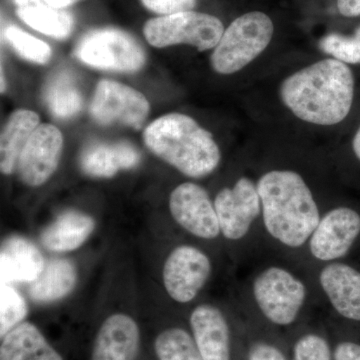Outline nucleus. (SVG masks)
Returning <instances> with one entry per match:
<instances>
[{
    "mask_svg": "<svg viewBox=\"0 0 360 360\" xmlns=\"http://www.w3.org/2000/svg\"><path fill=\"white\" fill-rule=\"evenodd\" d=\"M214 208L225 238H243L262 212L257 184L248 177H240L233 186L224 187L217 193Z\"/></svg>",
    "mask_w": 360,
    "mask_h": 360,
    "instance_id": "nucleus-9",
    "label": "nucleus"
},
{
    "mask_svg": "<svg viewBox=\"0 0 360 360\" xmlns=\"http://www.w3.org/2000/svg\"><path fill=\"white\" fill-rule=\"evenodd\" d=\"M44 1L49 6L56 7V8L66 9L68 7L77 4L80 0H44Z\"/></svg>",
    "mask_w": 360,
    "mask_h": 360,
    "instance_id": "nucleus-35",
    "label": "nucleus"
},
{
    "mask_svg": "<svg viewBox=\"0 0 360 360\" xmlns=\"http://www.w3.org/2000/svg\"><path fill=\"white\" fill-rule=\"evenodd\" d=\"M349 148L355 160L360 163V111L350 124Z\"/></svg>",
    "mask_w": 360,
    "mask_h": 360,
    "instance_id": "nucleus-33",
    "label": "nucleus"
},
{
    "mask_svg": "<svg viewBox=\"0 0 360 360\" xmlns=\"http://www.w3.org/2000/svg\"><path fill=\"white\" fill-rule=\"evenodd\" d=\"M0 360H63L37 326L21 322L2 338Z\"/></svg>",
    "mask_w": 360,
    "mask_h": 360,
    "instance_id": "nucleus-20",
    "label": "nucleus"
},
{
    "mask_svg": "<svg viewBox=\"0 0 360 360\" xmlns=\"http://www.w3.org/2000/svg\"><path fill=\"white\" fill-rule=\"evenodd\" d=\"M141 347L139 326L129 315H110L97 333L91 360H135Z\"/></svg>",
    "mask_w": 360,
    "mask_h": 360,
    "instance_id": "nucleus-14",
    "label": "nucleus"
},
{
    "mask_svg": "<svg viewBox=\"0 0 360 360\" xmlns=\"http://www.w3.org/2000/svg\"><path fill=\"white\" fill-rule=\"evenodd\" d=\"M155 350L160 360H205L195 340L181 328H169L156 338Z\"/></svg>",
    "mask_w": 360,
    "mask_h": 360,
    "instance_id": "nucleus-25",
    "label": "nucleus"
},
{
    "mask_svg": "<svg viewBox=\"0 0 360 360\" xmlns=\"http://www.w3.org/2000/svg\"><path fill=\"white\" fill-rule=\"evenodd\" d=\"M96 229V221L85 213L70 210L42 231L40 239L46 250L68 252L79 248Z\"/></svg>",
    "mask_w": 360,
    "mask_h": 360,
    "instance_id": "nucleus-19",
    "label": "nucleus"
},
{
    "mask_svg": "<svg viewBox=\"0 0 360 360\" xmlns=\"http://www.w3.org/2000/svg\"><path fill=\"white\" fill-rule=\"evenodd\" d=\"M45 264L37 245L22 236L6 239L0 250L1 284L33 283L41 274Z\"/></svg>",
    "mask_w": 360,
    "mask_h": 360,
    "instance_id": "nucleus-16",
    "label": "nucleus"
},
{
    "mask_svg": "<svg viewBox=\"0 0 360 360\" xmlns=\"http://www.w3.org/2000/svg\"><path fill=\"white\" fill-rule=\"evenodd\" d=\"M359 87L354 68L324 56L284 77L277 99L290 117L305 127L335 129L352 124L359 115Z\"/></svg>",
    "mask_w": 360,
    "mask_h": 360,
    "instance_id": "nucleus-1",
    "label": "nucleus"
},
{
    "mask_svg": "<svg viewBox=\"0 0 360 360\" xmlns=\"http://www.w3.org/2000/svg\"><path fill=\"white\" fill-rule=\"evenodd\" d=\"M335 360H360V345L354 342H342L335 352Z\"/></svg>",
    "mask_w": 360,
    "mask_h": 360,
    "instance_id": "nucleus-32",
    "label": "nucleus"
},
{
    "mask_svg": "<svg viewBox=\"0 0 360 360\" xmlns=\"http://www.w3.org/2000/svg\"><path fill=\"white\" fill-rule=\"evenodd\" d=\"M274 35V23L262 11H250L225 28L212 49L210 65L220 75H233L245 70L269 49Z\"/></svg>",
    "mask_w": 360,
    "mask_h": 360,
    "instance_id": "nucleus-4",
    "label": "nucleus"
},
{
    "mask_svg": "<svg viewBox=\"0 0 360 360\" xmlns=\"http://www.w3.org/2000/svg\"><path fill=\"white\" fill-rule=\"evenodd\" d=\"M16 14L23 22L40 33L56 39L71 34L75 18L68 9L56 8L44 0H11Z\"/></svg>",
    "mask_w": 360,
    "mask_h": 360,
    "instance_id": "nucleus-21",
    "label": "nucleus"
},
{
    "mask_svg": "<svg viewBox=\"0 0 360 360\" xmlns=\"http://www.w3.org/2000/svg\"><path fill=\"white\" fill-rule=\"evenodd\" d=\"M149 103L141 92L112 80H101L96 85L89 112L101 125L115 123L141 129L148 117Z\"/></svg>",
    "mask_w": 360,
    "mask_h": 360,
    "instance_id": "nucleus-8",
    "label": "nucleus"
},
{
    "mask_svg": "<svg viewBox=\"0 0 360 360\" xmlns=\"http://www.w3.org/2000/svg\"><path fill=\"white\" fill-rule=\"evenodd\" d=\"M4 37L21 58L37 65H45L51 58V49L42 41L15 25H8L4 30Z\"/></svg>",
    "mask_w": 360,
    "mask_h": 360,
    "instance_id": "nucleus-27",
    "label": "nucleus"
},
{
    "mask_svg": "<svg viewBox=\"0 0 360 360\" xmlns=\"http://www.w3.org/2000/svg\"><path fill=\"white\" fill-rule=\"evenodd\" d=\"M25 300L9 284L0 288V336L1 338L11 329L22 322L27 315Z\"/></svg>",
    "mask_w": 360,
    "mask_h": 360,
    "instance_id": "nucleus-28",
    "label": "nucleus"
},
{
    "mask_svg": "<svg viewBox=\"0 0 360 360\" xmlns=\"http://www.w3.org/2000/svg\"><path fill=\"white\" fill-rule=\"evenodd\" d=\"M60 130L49 123L39 124L21 151L18 163L20 179L26 186H42L58 169L63 153Z\"/></svg>",
    "mask_w": 360,
    "mask_h": 360,
    "instance_id": "nucleus-11",
    "label": "nucleus"
},
{
    "mask_svg": "<svg viewBox=\"0 0 360 360\" xmlns=\"http://www.w3.org/2000/svg\"><path fill=\"white\" fill-rule=\"evenodd\" d=\"M169 210L175 221L198 238L213 239L221 231L210 195L193 182L175 187L170 194Z\"/></svg>",
    "mask_w": 360,
    "mask_h": 360,
    "instance_id": "nucleus-12",
    "label": "nucleus"
},
{
    "mask_svg": "<svg viewBox=\"0 0 360 360\" xmlns=\"http://www.w3.org/2000/svg\"><path fill=\"white\" fill-rule=\"evenodd\" d=\"M255 300L272 323L288 326L295 321L307 296L304 284L288 270L269 267L253 283Z\"/></svg>",
    "mask_w": 360,
    "mask_h": 360,
    "instance_id": "nucleus-7",
    "label": "nucleus"
},
{
    "mask_svg": "<svg viewBox=\"0 0 360 360\" xmlns=\"http://www.w3.org/2000/svg\"><path fill=\"white\" fill-rule=\"evenodd\" d=\"M77 283L75 265L66 258H53L45 264L44 269L30 288L33 302H58L70 295Z\"/></svg>",
    "mask_w": 360,
    "mask_h": 360,
    "instance_id": "nucleus-23",
    "label": "nucleus"
},
{
    "mask_svg": "<svg viewBox=\"0 0 360 360\" xmlns=\"http://www.w3.org/2000/svg\"><path fill=\"white\" fill-rule=\"evenodd\" d=\"M248 360H286L281 350L266 343H257L250 348Z\"/></svg>",
    "mask_w": 360,
    "mask_h": 360,
    "instance_id": "nucleus-31",
    "label": "nucleus"
},
{
    "mask_svg": "<svg viewBox=\"0 0 360 360\" xmlns=\"http://www.w3.org/2000/svg\"><path fill=\"white\" fill-rule=\"evenodd\" d=\"M143 141L151 153L191 179L212 174L221 160L212 132L184 113L158 117L144 130Z\"/></svg>",
    "mask_w": 360,
    "mask_h": 360,
    "instance_id": "nucleus-3",
    "label": "nucleus"
},
{
    "mask_svg": "<svg viewBox=\"0 0 360 360\" xmlns=\"http://www.w3.org/2000/svg\"><path fill=\"white\" fill-rule=\"evenodd\" d=\"M191 326L203 359L231 360L229 324L219 309L200 305L191 314Z\"/></svg>",
    "mask_w": 360,
    "mask_h": 360,
    "instance_id": "nucleus-15",
    "label": "nucleus"
},
{
    "mask_svg": "<svg viewBox=\"0 0 360 360\" xmlns=\"http://www.w3.org/2000/svg\"><path fill=\"white\" fill-rule=\"evenodd\" d=\"M317 46L328 58L354 68L360 66V23L350 34L328 33L319 40Z\"/></svg>",
    "mask_w": 360,
    "mask_h": 360,
    "instance_id": "nucleus-26",
    "label": "nucleus"
},
{
    "mask_svg": "<svg viewBox=\"0 0 360 360\" xmlns=\"http://www.w3.org/2000/svg\"><path fill=\"white\" fill-rule=\"evenodd\" d=\"M360 233V215L350 207H336L324 215L310 236V251L321 262L345 257Z\"/></svg>",
    "mask_w": 360,
    "mask_h": 360,
    "instance_id": "nucleus-13",
    "label": "nucleus"
},
{
    "mask_svg": "<svg viewBox=\"0 0 360 360\" xmlns=\"http://www.w3.org/2000/svg\"><path fill=\"white\" fill-rule=\"evenodd\" d=\"M142 6L160 16L193 11L196 0H141Z\"/></svg>",
    "mask_w": 360,
    "mask_h": 360,
    "instance_id": "nucleus-30",
    "label": "nucleus"
},
{
    "mask_svg": "<svg viewBox=\"0 0 360 360\" xmlns=\"http://www.w3.org/2000/svg\"><path fill=\"white\" fill-rule=\"evenodd\" d=\"M6 90V80L4 78V71L1 70V92Z\"/></svg>",
    "mask_w": 360,
    "mask_h": 360,
    "instance_id": "nucleus-36",
    "label": "nucleus"
},
{
    "mask_svg": "<svg viewBox=\"0 0 360 360\" xmlns=\"http://www.w3.org/2000/svg\"><path fill=\"white\" fill-rule=\"evenodd\" d=\"M141 161L139 150L127 141L94 142L80 155V167L85 174L110 179L120 170L131 169Z\"/></svg>",
    "mask_w": 360,
    "mask_h": 360,
    "instance_id": "nucleus-18",
    "label": "nucleus"
},
{
    "mask_svg": "<svg viewBox=\"0 0 360 360\" xmlns=\"http://www.w3.org/2000/svg\"><path fill=\"white\" fill-rule=\"evenodd\" d=\"M75 58L96 70L136 72L146 63L143 47L124 30L101 27L85 33L78 41Z\"/></svg>",
    "mask_w": 360,
    "mask_h": 360,
    "instance_id": "nucleus-5",
    "label": "nucleus"
},
{
    "mask_svg": "<svg viewBox=\"0 0 360 360\" xmlns=\"http://www.w3.org/2000/svg\"><path fill=\"white\" fill-rule=\"evenodd\" d=\"M336 7L345 18H360V0H336Z\"/></svg>",
    "mask_w": 360,
    "mask_h": 360,
    "instance_id": "nucleus-34",
    "label": "nucleus"
},
{
    "mask_svg": "<svg viewBox=\"0 0 360 360\" xmlns=\"http://www.w3.org/2000/svg\"><path fill=\"white\" fill-rule=\"evenodd\" d=\"M39 124V116L32 110H18L11 115L0 139L1 174L9 175L15 172L21 151Z\"/></svg>",
    "mask_w": 360,
    "mask_h": 360,
    "instance_id": "nucleus-22",
    "label": "nucleus"
},
{
    "mask_svg": "<svg viewBox=\"0 0 360 360\" xmlns=\"http://www.w3.org/2000/svg\"><path fill=\"white\" fill-rule=\"evenodd\" d=\"M265 229L290 248H300L312 236L319 221V206L304 179L290 169H274L259 177Z\"/></svg>",
    "mask_w": 360,
    "mask_h": 360,
    "instance_id": "nucleus-2",
    "label": "nucleus"
},
{
    "mask_svg": "<svg viewBox=\"0 0 360 360\" xmlns=\"http://www.w3.org/2000/svg\"><path fill=\"white\" fill-rule=\"evenodd\" d=\"M224 30L217 16L189 11L151 18L143 26V35L158 49L187 44L202 52L217 46Z\"/></svg>",
    "mask_w": 360,
    "mask_h": 360,
    "instance_id": "nucleus-6",
    "label": "nucleus"
},
{
    "mask_svg": "<svg viewBox=\"0 0 360 360\" xmlns=\"http://www.w3.org/2000/svg\"><path fill=\"white\" fill-rule=\"evenodd\" d=\"M322 290L336 311L360 321V272L345 264L324 267L319 276Z\"/></svg>",
    "mask_w": 360,
    "mask_h": 360,
    "instance_id": "nucleus-17",
    "label": "nucleus"
},
{
    "mask_svg": "<svg viewBox=\"0 0 360 360\" xmlns=\"http://www.w3.org/2000/svg\"><path fill=\"white\" fill-rule=\"evenodd\" d=\"M295 360H331L330 348L321 336H303L296 342Z\"/></svg>",
    "mask_w": 360,
    "mask_h": 360,
    "instance_id": "nucleus-29",
    "label": "nucleus"
},
{
    "mask_svg": "<svg viewBox=\"0 0 360 360\" xmlns=\"http://www.w3.org/2000/svg\"><path fill=\"white\" fill-rule=\"evenodd\" d=\"M44 101L49 112L58 120L73 117L84 106V96L77 79L66 70L54 73L45 82Z\"/></svg>",
    "mask_w": 360,
    "mask_h": 360,
    "instance_id": "nucleus-24",
    "label": "nucleus"
},
{
    "mask_svg": "<svg viewBox=\"0 0 360 360\" xmlns=\"http://www.w3.org/2000/svg\"><path fill=\"white\" fill-rule=\"evenodd\" d=\"M212 272L210 258L193 246L175 248L163 267V284L175 302H191L202 290Z\"/></svg>",
    "mask_w": 360,
    "mask_h": 360,
    "instance_id": "nucleus-10",
    "label": "nucleus"
}]
</instances>
